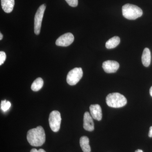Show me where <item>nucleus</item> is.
Returning a JSON list of instances; mask_svg holds the SVG:
<instances>
[{
  "instance_id": "obj_1",
  "label": "nucleus",
  "mask_w": 152,
  "mask_h": 152,
  "mask_svg": "<svg viewBox=\"0 0 152 152\" xmlns=\"http://www.w3.org/2000/svg\"><path fill=\"white\" fill-rule=\"evenodd\" d=\"M27 139L30 145L34 147L42 145L46 140L45 133L41 126L30 129L28 131Z\"/></svg>"
},
{
  "instance_id": "obj_2",
  "label": "nucleus",
  "mask_w": 152,
  "mask_h": 152,
  "mask_svg": "<svg viewBox=\"0 0 152 152\" xmlns=\"http://www.w3.org/2000/svg\"><path fill=\"white\" fill-rule=\"evenodd\" d=\"M122 14L126 18L130 20H136L142 15L141 9L137 6L127 4L122 7Z\"/></svg>"
},
{
  "instance_id": "obj_3",
  "label": "nucleus",
  "mask_w": 152,
  "mask_h": 152,
  "mask_svg": "<svg viewBox=\"0 0 152 152\" xmlns=\"http://www.w3.org/2000/svg\"><path fill=\"white\" fill-rule=\"evenodd\" d=\"M127 102L126 99L119 93L110 94L106 97V103L109 107L120 108L126 105Z\"/></svg>"
},
{
  "instance_id": "obj_4",
  "label": "nucleus",
  "mask_w": 152,
  "mask_h": 152,
  "mask_svg": "<svg viewBox=\"0 0 152 152\" xmlns=\"http://www.w3.org/2000/svg\"><path fill=\"white\" fill-rule=\"evenodd\" d=\"M83 76V71L81 68H75L68 73L66 81L68 84L75 86L77 84Z\"/></svg>"
},
{
  "instance_id": "obj_5",
  "label": "nucleus",
  "mask_w": 152,
  "mask_h": 152,
  "mask_svg": "<svg viewBox=\"0 0 152 152\" xmlns=\"http://www.w3.org/2000/svg\"><path fill=\"white\" fill-rule=\"evenodd\" d=\"M61 118V114L58 111H53L50 113L49 118V125L52 131L56 132L59 130Z\"/></svg>"
},
{
  "instance_id": "obj_6",
  "label": "nucleus",
  "mask_w": 152,
  "mask_h": 152,
  "mask_svg": "<svg viewBox=\"0 0 152 152\" xmlns=\"http://www.w3.org/2000/svg\"><path fill=\"white\" fill-rule=\"evenodd\" d=\"M45 9V5H42L36 12L34 18V32L36 35L39 34L40 32L42 21Z\"/></svg>"
},
{
  "instance_id": "obj_7",
  "label": "nucleus",
  "mask_w": 152,
  "mask_h": 152,
  "mask_svg": "<svg viewBox=\"0 0 152 152\" xmlns=\"http://www.w3.org/2000/svg\"><path fill=\"white\" fill-rule=\"evenodd\" d=\"M74 41L73 35L70 33H66L61 36L56 41V45L58 46L67 47L69 46Z\"/></svg>"
},
{
  "instance_id": "obj_8",
  "label": "nucleus",
  "mask_w": 152,
  "mask_h": 152,
  "mask_svg": "<svg viewBox=\"0 0 152 152\" xmlns=\"http://www.w3.org/2000/svg\"><path fill=\"white\" fill-rule=\"evenodd\" d=\"M119 64L114 61H105L103 63L102 67L107 73L116 72L119 68Z\"/></svg>"
},
{
  "instance_id": "obj_9",
  "label": "nucleus",
  "mask_w": 152,
  "mask_h": 152,
  "mask_svg": "<svg viewBox=\"0 0 152 152\" xmlns=\"http://www.w3.org/2000/svg\"><path fill=\"white\" fill-rule=\"evenodd\" d=\"M83 128L86 130L92 132L94 129L93 118L88 112L85 113L83 118Z\"/></svg>"
},
{
  "instance_id": "obj_10",
  "label": "nucleus",
  "mask_w": 152,
  "mask_h": 152,
  "mask_svg": "<svg viewBox=\"0 0 152 152\" xmlns=\"http://www.w3.org/2000/svg\"><path fill=\"white\" fill-rule=\"evenodd\" d=\"M90 113L93 118L100 121L102 117V108L99 104L91 105L90 107Z\"/></svg>"
},
{
  "instance_id": "obj_11",
  "label": "nucleus",
  "mask_w": 152,
  "mask_h": 152,
  "mask_svg": "<svg viewBox=\"0 0 152 152\" xmlns=\"http://www.w3.org/2000/svg\"><path fill=\"white\" fill-rule=\"evenodd\" d=\"M1 4L3 10L7 13H10L13 10L15 0H1Z\"/></svg>"
},
{
  "instance_id": "obj_12",
  "label": "nucleus",
  "mask_w": 152,
  "mask_h": 152,
  "mask_svg": "<svg viewBox=\"0 0 152 152\" xmlns=\"http://www.w3.org/2000/svg\"><path fill=\"white\" fill-rule=\"evenodd\" d=\"M151 53L149 49L145 48L144 49L142 56V61L145 66H149L151 62Z\"/></svg>"
},
{
  "instance_id": "obj_13",
  "label": "nucleus",
  "mask_w": 152,
  "mask_h": 152,
  "mask_svg": "<svg viewBox=\"0 0 152 152\" xmlns=\"http://www.w3.org/2000/svg\"><path fill=\"white\" fill-rule=\"evenodd\" d=\"M80 145L83 152H91V148L89 145V140L86 136H83L80 139Z\"/></svg>"
},
{
  "instance_id": "obj_14",
  "label": "nucleus",
  "mask_w": 152,
  "mask_h": 152,
  "mask_svg": "<svg viewBox=\"0 0 152 152\" xmlns=\"http://www.w3.org/2000/svg\"><path fill=\"white\" fill-rule=\"evenodd\" d=\"M120 38L118 37H113L107 41L106 47L108 49H113L116 48L120 44Z\"/></svg>"
},
{
  "instance_id": "obj_15",
  "label": "nucleus",
  "mask_w": 152,
  "mask_h": 152,
  "mask_svg": "<svg viewBox=\"0 0 152 152\" xmlns=\"http://www.w3.org/2000/svg\"><path fill=\"white\" fill-rule=\"evenodd\" d=\"M43 85V80L41 77H39L33 82L31 86V89L34 91H38L42 88Z\"/></svg>"
},
{
  "instance_id": "obj_16",
  "label": "nucleus",
  "mask_w": 152,
  "mask_h": 152,
  "mask_svg": "<svg viewBox=\"0 0 152 152\" xmlns=\"http://www.w3.org/2000/svg\"><path fill=\"white\" fill-rule=\"evenodd\" d=\"M11 106V103L6 100L1 101V109L3 112H7Z\"/></svg>"
},
{
  "instance_id": "obj_17",
  "label": "nucleus",
  "mask_w": 152,
  "mask_h": 152,
  "mask_svg": "<svg viewBox=\"0 0 152 152\" xmlns=\"http://www.w3.org/2000/svg\"><path fill=\"white\" fill-rule=\"evenodd\" d=\"M65 1L69 5L74 7H77L78 4V0H65Z\"/></svg>"
},
{
  "instance_id": "obj_18",
  "label": "nucleus",
  "mask_w": 152,
  "mask_h": 152,
  "mask_svg": "<svg viewBox=\"0 0 152 152\" xmlns=\"http://www.w3.org/2000/svg\"><path fill=\"white\" fill-rule=\"evenodd\" d=\"M6 54L5 52H0V65H2L6 59Z\"/></svg>"
},
{
  "instance_id": "obj_19",
  "label": "nucleus",
  "mask_w": 152,
  "mask_h": 152,
  "mask_svg": "<svg viewBox=\"0 0 152 152\" xmlns=\"http://www.w3.org/2000/svg\"><path fill=\"white\" fill-rule=\"evenodd\" d=\"M30 152H46L44 149H40L39 150L33 148L31 150Z\"/></svg>"
},
{
  "instance_id": "obj_20",
  "label": "nucleus",
  "mask_w": 152,
  "mask_h": 152,
  "mask_svg": "<svg viewBox=\"0 0 152 152\" xmlns=\"http://www.w3.org/2000/svg\"><path fill=\"white\" fill-rule=\"evenodd\" d=\"M148 136L150 137H152V126L150 128L149 132L148 134Z\"/></svg>"
},
{
  "instance_id": "obj_21",
  "label": "nucleus",
  "mask_w": 152,
  "mask_h": 152,
  "mask_svg": "<svg viewBox=\"0 0 152 152\" xmlns=\"http://www.w3.org/2000/svg\"><path fill=\"white\" fill-rule=\"evenodd\" d=\"M150 94L151 96L152 97V86L151 87L150 89Z\"/></svg>"
},
{
  "instance_id": "obj_22",
  "label": "nucleus",
  "mask_w": 152,
  "mask_h": 152,
  "mask_svg": "<svg viewBox=\"0 0 152 152\" xmlns=\"http://www.w3.org/2000/svg\"><path fill=\"white\" fill-rule=\"evenodd\" d=\"M3 37V36L2 34L1 33H0V40H1L2 39Z\"/></svg>"
},
{
  "instance_id": "obj_23",
  "label": "nucleus",
  "mask_w": 152,
  "mask_h": 152,
  "mask_svg": "<svg viewBox=\"0 0 152 152\" xmlns=\"http://www.w3.org/2000/svg\"><path fill=\"white\" fill-rule=\"evenodd\" d=\"M135 152H143V151L142 150L138 149Z\"/></svg>"
}]
</instances>
